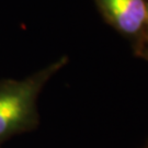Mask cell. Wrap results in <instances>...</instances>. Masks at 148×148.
I'll use <instances>...</instances> for the list:
<instances>
[{"label": "cell", "instance_id": "3957f363", "mask_svg": "<svg viewBox=\"0 0 148 148\" xmlns=\"http://www.w3.org/2000/svg\"><path fill=\"white\" fill-rule=\"evenodd\" d=\"M146 27L148 30V3H147V21H146Z\"/></svg>", "mask_w": 148, "mask_h": 148}, {"label": "cell", "instance_id": "6da1fadb", "mask_svg": "<svg viewBox=\"0 0 148 148\" xmlns=\"http://www.w3.org/2000/svg\"><path fill=\"white\" fill-rule=\"evenodd\" d=\"M67 62L66 57L21 80L0 85V139L32 127L36 122V103L41 90Z\"/></svg>", "mask_w": 148, "mask_h": 148}, {"label": "cell", "instance_id": "7a4b0ae2", "mask_svg": "<svg viewBox=\"0 0 148 148\" xmlns=\"http://www.w3.org/2000/svg\"><path fill=\"white\" fill-rule=\"evenodd\" d=\"M98 9L110 24L126 35H136L146 27L145 0H95Z\"/></svg>", "mask_w": 148, "mask_h": 148}]
</instances>
